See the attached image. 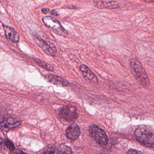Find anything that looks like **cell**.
<instances>
[{
	"mask_svg": "<svg viewBox=\"0 0 154 154\" xmlns=\"http://www.w3.org/2000/svg\"><path fill=\"white\" fill-rule=\"evenodd\" d=\"M80 134V128L77 124H72L66 129V137L70 140L72 141L77 140L79 137Z\"/></svg>",
	"mask_w": 154,
	"mask_h": 154,
	"instance_id": "9",
	"label": "cell"
},
{
	"mask_svg": "<svg viewBox=\"0 0 154 154\" xmlns=\"http://www.w3.org/2000/svg\"><path fill=\"white\" fill-rule=\"evenodd\" d=\"M50 9L48 8H43L42 9V12L44 14H48L49 13Z\"/></svg>",
	"mask_w": 154,
	"mask_h": 154,
	"instance_id": "18",
	"label": "cell"
},
{
	"mask_svg": "<svg viewBox=\"0 0 154 154\" xmlns=\"http://www.w3.org/2000/svg\"><path fill=\"white\" fill-rule=\"evenodd\" d=\"M90 137L102 147H105L108 143V138L105 131L96 125H91L89 128Z\"/></svg>",
	"mask_w": 154,
	"mask_h": 154,
	"instance_id": "3",
	"label": "cell"
},
{
	"mask_svg": "<svg viewBox=\"0 0 154 154\" xmlns=\"http://www.w3.org/2000/svg\"><path fill=\"white\" fill-rule=\"evenodd\" d=\"M51 14H52V15H54L55 16H59L58 13L55 10H52V11H51Z\"/></svg>",
	"mask_w": 154,
	"mask_h": 154,
	"instance_id": "19",
	"label": "cell"
},
{
	"mask_svg": "<svg viewBox=\"0 0 154 154\" xmlns=\"http://www.w3.org/2000/svg\"><path fill=\"white\" fill-rule=\"evenodd\" d=\"M42 21L45 26L57 35L65 37L68 36V31L56 18L50 16H46L42 18Z\"/></svg>",
	"mask_w": 154,
	"mask_h": 154,
	"instance_id": "4",
	"label": "cell"
},
{
	"mask_svg": "<svg viewBox=\"0 0 154 154\" xmlns=\"http://www.w3.org/2000/svg\"><path fill=\"white\" fill-rule=\"evenodd\" d=\"M60 151L61 154H73L71 148L64 143L61 145Z\"/></svg>",
	"mask_w": 154,
	"mask_h": 154,
	"instance_id": "14",
	"label": "cell"
},
{
	"mask_svg": "<svg viewBox=\"0 0 154 154\" xmlns=\"http://www.w3.org/2000/svg\"><path fill=\"white\" fill-rule=\"evenodd\" d=\"M137 140L147 147L154 148V133L145 126L138 128L135 132Z\"/></svg>",
	"mask_w": 154,
	"mask_h": 154,
	"instance_id": "2",
	"label": "cell"
},
{
	"mask_svg": "<svg viewBox=\"0 0 154 154\" xmlns=\"http://www.w3.org/2000/svg\"><path fill=\"white\" fill-rule=\"evenodd\" d=\"M5 37L8 39L13 42H19L20 35L13 28L6 25H3Z\"/></svg>",
	"mask_w": 154,
	"mask_h": 154,
	"instance_id": "11",
	"label": "cell"
},
{
	"mask_svg": "<svg viewBox=\"0 0 154 154\" xmlns=\"http://www.w3.org/2000/svg\"><path fill=\"white\" fill-rule=\"evenodd\" d=\"M126 154H142L141 152L137 150H134V149H131L129 150Z\"/></svg>",
	"mask_w": 154,
	"mask_h": 154,
	"instance_id": "17",
	"label": "cell"
},
{
	"mask_svg": "<svg viewBox=\"0 0 154 154\" xmlns=\"http://www.w3.org/2000/svg\"><path fill=\"white\" fill-rule=\"evenodd\" d=\"M33 40L46 54L52 57L56 56V53L51 48L49 45H48L45 41L37 36L33 37Z\"/></svg>",
	"mask_w": 154,
	"mask_h": 154,
	"instance_id": "10",
	"label": "cell"
},
{
	"mask_svg": "<svg viewBox=\"0 0 154 154\" xmlns=\"http://www.w3.org/2000/svg\"><path fill=\"white\" fill-rule=\"evenodd\" d=\"M45 77L50 82L54 85L64 86V87L68 86V82L62 77L58 76L53 75H47L45 76Z\"/></svg>",
	"mask_w": 154,
	"mask_h": 154,
	"instance_id": "12",
	"label": "cell"
},
{
	"mask_svg": "<svg viewBox=\"0 0 154 154\" xmlns=\"http://www.w3.org/2000/svg\"><path fill=\"white\" fill-rule=\"evenodd\" d=\"M129 63L132 74L137 80L143 87H148L150 85V81L141 62L137 59H133Z\"/></svg>",
	"mask_w": 154,
	"mask_h": 154,
	"instance_id": "1",
	"label": "cell"
},
{
	"mask_svg": "<svg viewBox=\"0 0 154 154\" xmlns=\"http://www.w3.org/2000/svg\"><path fill=\"white\" fill-rule=\"evenodd\" d=\"M33 60L39 66L43 68L44 69L50 71H53L54 70V68L52 66L47 64L46 62L35 58H33Z\"/></svg>",
	"mask_w": 154,
	"mask_h": 154,
	"instance_id": "13",
	"label": "cell"
},
{
	"mask_svg": "<svg viewBox=\"0 0 154 154\" xmlns=\"http://www.w3.org/2000/svg\"><path fill=\"white\" fill-rule=\"evenodd\" d=\"M43 154H58L57 149L55 147H49L44 152Z\"/></svg>",
	"mask_w": 154,
	"mask_h": 154,
	"instance_id": "16",
	"label": "cell"
},
{
	"mask_svg": "<svg viewBox=\"0 0 154 154\" xmlns=\"http://www.w3.org/2000/svg\"><path fill=\"white\" fill-rule=\"evenodd\" d=\"M15 153H16V154H27L25 153L24 152H23L21 150H19V149H17V150H16Z\"/></svg>",
	"mask_w": 154,
	"mask_h": 154,
	"instance_id": "20",
	"label": "cell"
},
{
	"mask_svg": "<svg viewBox=\"0 0 154 154\" xmlns=\"http://www.w3.org/2000/svg\"><path fill=\"white\" fill-rule=\"evenodd\" d=\"M20 121L11 117H3L1 119V128L2 130H9L19 127Z\"/></svg>",
	"mask_w": 154,
	"mask_h": 154,
	"instance_id": "6",
	"label": "cell"
},
{
	"mask_svg": "<svg viewBox=\"0 0 154 154\" xmlns=\"http://www.w3.org/2000/svg\"><path fill=\"white\" fill-rule=\"evenodd\" d=\"M94 5L99 9H116L120 8L118 3L112 0H94Z\"/></svg>",
	"mask_w": 154,
	"mask_h": 154,
	"instance_id": "8",
	"label": "cell"
},
{
	"mask_svg": "<svg viewBox=\"0 0 154 154\" xmlns=\"http://www.w3.org/2000/svg\"><path fill=\"white\" fill-rule=\"evenodd\" d=\"M146 2L151 3H154V0H143Z\"/></svg>",
	"mask_w": 154,
	"mask_h": 154,
	"instance_id": "21",
	"label": "cell"
},
{
	"mask_svg": "<svg viewBox=\"0 0 154 154\" xmlns=\"http://www.w3.org/2000/svg\"><path fill=\"white\" fill-rule=\"evenodd\" d=\"M10 154H12V153H10Z\"/></svg>",
	"mask_w": 154,
	"mask_h": 154,
	"instance_id": "22",
	"label": "cell"
},
{
	"mask_svg": "<svg viewBox=\"0 0 154 154\" xmlns=\"http://www.w3.org/2000/svg\"><path fill=\"white\" fill-rule=\"evenodd\" d=\"M80 71L84 78L90 84L97 85L98 84V79L96 75L86 65H81L80 66Z\"/></svg>",
	"mask_w": 154,
	"mask_h": 154,
	"instance_id": "7",
	"label": "cell"
},
{
	"mask_svg": "<svg viewBox=\"0 0 154 154\" xmlns=\"http://www.w3.org/2000/svg\"><path fill=\"white\" fill-rule=\"evenodd\" d=\"M4 142L6 147L10 151L13 152L15 150V146L14 144L10 139L7 138H5L4 139Z\"/></svg>",
	"mask_w": 154,
	"mask_h": 154,
	"instance_id": "15",
	"label": "cell"
},
{
	"mask_svg": "<svg viewBox=\"0 0 154 154\" xmlns=\"http://www.w3.org/2000/svg\"><path fill=\"white\" fill-rule=\"evenodd\" d=\"M59 116L65 121L73 122L77 119L79 115L75 107L68 106H65L60 109Z\"/></svg>",
	"mask_w": 154,
	"mask_h": 154,
	"instance_id": "5",
	"label": "cell"
}]
</instances>
